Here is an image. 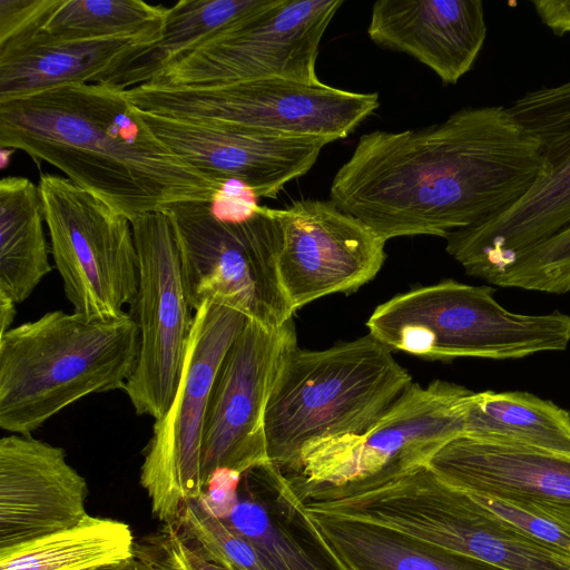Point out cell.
<instances>
[{
    "instance_id": "1",
    "label": "cell",
    "mask_w": 570,
    "mask_h": 570,
    "mask_svg": "<svg viewBox=\"0 0 570 570\" xmlns=\"http://www.w3.org/2000/svg\"><path fill=\"white\" fill-rule=\"evenodd\" d=\"M548 169L508 107H464L426 127L362 135L330 200L385 242L445 238L513 206Z\"/></svg>"
},
{
    "instance_id": "2",
    "label": "cell",
    "mask_w": 570,
    "mask_h": 570,
    "mask_svg": "<svg viewBox=\"0 0 570 570\" xmlns=\"http://www.w3.org/2000/svg\"><path fill=\"white\" fill-rule=\"evenodd\" d=\"M0 146L46 161L127 217L183 202H210L220 187L167 148L126 90L68 83L0 102Z\"/></svg>"
},
{
    "instance_id": "3",
    "label": "cell",
    "mask_w": 570,
    "mask_h": 570,
    "mask_svg": "<svg viewBox=\"0 0 570 570\" xmlns=\"http://www.w3.org/2000/svg\"><path fill=\"white\" fill-rule=\"evenodd\" d=\"M139 342L129 313L88 320L52 311L0 334V428L31 435L90 394L124 390Z\"/></svg>"
},
{
    "instance_id": "4",
    "label": "cell",
    "mask_w": 570,
    "mask_h": 570,
    "mask_svg": "<svg viewBox=\"0 0 570 570\" xmlns=\"http://www.w3.org/2000/svg\"><path fill=\"white\" fill-rule=\"evenodd\" d=\"M413 383L392 351L366 334L325 350L293 345L264 419L267 455L284 473L321 442L371 428Z\"/></svg>"
},
{
    "instance_id": "5",
    "label": "cell",
    "mask_w": 570,
    "mask_h": 570,
    "mask_svg": "<svg viewBox=\"0 0 570 570\" xmlns=\"http://www.w3.org/2000/svg\"><path fill=\"white\" fill-rule=\"evenodd\" d=\"M330 514L387 527L503 570H570V556L513 529L428 464L337 488Z\"/></svg>"
},
{
    "instance_id": "6",
    "label": "cell",
    "mask_w": 570,
    "mask_h": 570,
    "mask_svg": "<svg viewBox=\"0 0 570 570\" xmlns=\"http://www.w3.org/2000/svg\"><path fill=\"white\" fill-rule=\"evenodd\" d=\"M490 285L454 279L416 287L380 304L368 334L389 347L430 361L518 360L566 351L570 315L520 314L503 307Z\"/></svg>"
},
{
    "instance_id": "7",
    "label": "cell",
    "mask_w": 570,
    "mask_h": 570,
    "mask_svg": "<svg viewBox=\"0 0 570 570\" xmlns=\"http://www.w3.org/2000/svg\"><path fill=\"white\" fill-rule=\"evenodd\" d=\"M176 238L189 304L214 303L269 328L293 320L277 256L281 232L271 208L242 223H222L209 202H183L164 209Z\"/></svg>"
},
{
    "instance_id": "8",
    "label": "cell",
    "mask_w": 570,
    "mask_h": 570,
    "mask_svg": "<svg viewBox=\"0 0 570 570\" xmlns=\"http://www.w3.org/2000/svg\"><path fill=\"white\" fill-rule=\"evenodd\" d=\"M126 92L134 107L145 112L333 142L352 134L380 107L376 92L284 78L184 89L141 85Z\"/></svg>"
},
{
    "instance_id": "9",
    "label": "cell",
    "mask_w": 570,
    "mask_h": 570,
    "mask_svg": "<svg viewBox=\"0 0 570 570\" xmlns=\"http://www.w3.org/2000/svg\"><path fill=\"white\" fill-rule=\"evenodd\" d=\"M56 268L73 312L112 320L131 307L139 286V259L131 222L68 178L39 179Z\"/></svg>"
},
{
    "instance_id": "10",
    "label": "cell",
    "mask_w": 570,
    "mask_h": 570,
    "mask_svg": "<svg viewBox=\"0 0 570 570\" xmlns=\"http://www.w3.org/2000/svg\"><path fill=\"white\" fill-rule=\"evenodd\" d=\"M247 317L214 303L194 313L181 379L175 397L158 420L145 449L140 484L151 510L166 525L183 504L203 494V435L212 387L219 365Z\"/></svg>"
},
{
    "instance_id": "11",
    "label": "cell",
    "mask_w": 570,
    "mask_h": 570,
    "mask_svg": "<svg viewBox=\"0 0 570 570\" xmlns=\"http://www.w3.org/2000/svg\"><path fill=\"white\" fill-rule=\"evenodd\" d=\"M342 4L343 0H278L256 18L175 58L145 86L204 88L265 78L318 82L320 43Z\"/></svg>"
},
{
    "instance_id": "12",
    "label": "cell",
    "mask_w": 570,
    "mask_h": 570,
    "mask_svg": "<svg viewBox=\"0 0 570 570\" xmlns=\"http://www.w3.org/2000/svg\"><path fill=\"white\" fill-rule=\"evenodd\" d=\"M473 391L435 380L412 383L365 432L306 449L298 470L285 473L307 485L341 487L381 472L426 464L448 442L463 435Z\"/></svg>"
},
{
    "instance_id": "13",
    "label": "cell",
    "mask_w": 570,
    "mask_h": 570,
    "mask_svg": "<svg viewBox=\"0 0 570 570\" xmlns=\"http://www.w3.org/2000/svg\"><path fill=\"white\" fill-rule=\"evenodd\" d=\"M131 227L139 286L129 315L137 324L140 347L124 391L138 415L158 420L178 389L194 315L168 215L148 213L134 219Z\"/></svg>"
},
{
    "instance_id": "14",
    "label": "cell",
    "mask_w": 570,
    "mask_h": 570,
    "mask_svg": "<svg viewBox=\"0 0 570 570\" xmlns=\"http://www.w3.org/2000/svg\"><path fill=\"white\" fill-rule=\"evenodd\" d=\"M297 343L293 320L269 328L247 318L217 371L206 412L202 475L220 468L239 473L269 462L264 419L267 401L289 351Z\"/></svg>"
},
{
    "instance_id": "15",
    "label": "cell",
    "mask_w": 570,
    "mask_h": 570,
    "mask_svg": "<svg viewBox=\"0 0 570 570\" xmlns=\"http://www.w3.org/2000/svg\"><path fill=\"white\" fill-rule=\"evenodd\" d=\"M271 212L281 232L278 276L294 313L358 289L385 262L386 242L330 199H302Z\"/></svg>"
},
{
    "instance_id": "16",
    "label": "cell",
    "mask_w": 570,
    "mask_h": 570,
    "mask_svg": "<svg viewBox=\"0 0 570 570\" xmlns=\"http://www.w3.org/2000/svg\"><path fill=\"white\" fill-rule=\"evenodd\" d=\"M138 111L151 132L185 163L218 184L239 180L258 198H275L286 184L307 174L321 150L333 142Z\"/></svg>"
},
{
    "instance_id": "17",
    "label": "cell",
    "mask_w": 570,
    "mask_h": 570,
    "mask_svg": "<svg viewBox=\"0 0 570 570\" xmlns=\"http://www.w3.org/2000/svg\"><path fill=\"white\" fill-rule=\"evenodd\" d=\"M88 485L66 451L31 435L0 440V557L79 524Z\"/></svg>"
},
{
    "instance_id": "18",
    "label": "cell",
    "mask_w": 570,
    "mask_h": 570,
    "mask_svg": "<svg viewBox=\"0 0 570 570\" xmlns=\"http://www.w3.org/2000/svg\"><path fill=\"white\" fill-rule=\"evenodd\" d=\"M449 484L570 522V456L458 436L426 463Z\"/></svg>"
},
{
    "instance_id": "19",
    "label": "cell",
    "mask_w": 570,
    "mask_h": 570,
    "mask_svg": "<svg viewBox=\"0 0 570 570\" xmlns=\"http://www.w3.org/2000/svg\"><path fill=\"white\" fill-rule=\"evenodd\" d=\"M541 154L548 173L518 203L445 237L446 253L468 275L485 279L570 226V136Z\"/></svg>"
},
{
    "instance_id": "20",
    "label": "cell",
    "mask_w": 570,
    "mask_h": 570,
    "mask_svg": "<svg viewBox=\"0 0 570 570\" xmlns=\"http://www.w3.org/2000/svg\"><path fill=\"white\" fill-rule=\"evenodd\" d=\"M377 46L406 53L455 85L474 66L487 38L481 0H380L367 27Z\"/></svg>"
},
{
    "instance_id": "21",
    "label": "cell",
    "mask_w": 570,
    "mask_h": 570,
    "mask_svg": "<svg viewBox=\"0 0 570 570\" xmlns=\"http://www.w3.org/2000/svg\"><path fill=\"white\" fill-rule=\"evenodd\" d=\"M222 521L268 570H338L311 531L289 479L272 461L242 474L236 503Z\"/></svg>"
},
{
    "instance_id": "22",
    "label": "cell",
    "mask_w": 570,
    "mask_h": 570,
    "mask_svg": "<svg viewBox=\"0 0 570 570\" xmlns=\"http://www.w3.org/2000/svg\"><path fill=\"white\" fill-rule=\"evenodd\" d=\"M160 38L61 41L28 35L0 42V102L68 83L105 82Z\"/></svg>"
},
{
    "instance_id": "23",
    "label": "cell",
    "mask_w": 570,
    "mask_h": 570,
    "mask_svg": "<svg viewBox=\"0 0 570 570\" xmlns=\"http://www.w3.org/2000/svg\"><path fill=\"white\" fill-rule=\"evenodd\" d=\"M306 513L332 549L358 570H503L387 527Z\"/></svg>"
},
{
    "instance_id": "24",
    "label": "cell",
    "mask_w": 570,
    "mask_h": 570,
    "mask_svg": "<svg viewBox=\"0 0 570 570\" xmlns=\"http://www.w3.org/2000/svg\"><path fill=\"white\" fill-rule=\"evenodd\" d=\"M463 436L570 456V412L529 392H473Z\"/></svg>"
},
{
    "instance_id": "25",
    "label": "cell",
    "mask_w": 570,
    "mask_h": 570,
    "mask_svg": "<svg viewBox=\"0 0 570 570\" xmlns=\"http://www.w3.org/2000/svg\"><path fill=\"white\" fill-rule=\"evenodd\" d=\"M278 0H181L169 7L160 40L104 83L124 90L147 83L168 62L207 39L273 8Z\"/></svg>"
},
{
    "instance_id": "26",
    "label": "cell",
    "mask_w": 570,
    "mask_h": 570,
    "mask_svg": "<svg viewBox=\"0 0 570 570\" xmlns=\"http://www.w3.org/2000/svg\"><path fill=\"white\" fill-rule=\"evenodd\" d=\"M39 186L24 177L0 181V291L16 304L26 301L52 266L45 236Z\"/></svg>"
},
{
    "instance_id": "27",
    "label": "cell",
    "mask_w": 570,
    "mask_h": 570,
    "mask_svg": "<svg viewBox=\"0 0 570 570\" xmlns=\"http://www.w3.org/2000/svg\"><path fill=\"white\" fill-rule=\"evenodd\" d=\"M168 10L139 0H50L30 24L0 42L28 35L61 41L160 37Z\"/></svg>"
},
{
    "instance_id": "28",
    "label": "cell",
    "mask_w": 570,
    "mask_h": 570,
    "mask_svg": "<svg viewBox=\"0 0 570 570\" xmlns=\"http://www.w3.org/2000/svg\"><path fill=\"white\" fill-rule=\"evenodd\" d=\"M135 552L127 523L88 514L72 528L0 557V570H85L128 559Z\"/></svg>"
},
{
    "instance_id": "29",
    "label": "cell",
    "mask_w": 570,
    "mask_h": 570,
    "mask_svg": "<svg viewBox=\"0 0 570 570\" xmlns=\"http://www.w3.org/2000/svg\"><path fill=\"white\" fill-rule=\"evenodd\" d=\"M169 525L209 561L230 570H268L254 547L212 514L199 498L186 501Z\"/></svg>"
},
{
    "instance_id": "30",
    "label": "cell",
    "mask_w": 570,
    "mask_h": 570,
    "mask_svg": "<svg viewBox=\"0 0 570 570\" xmlns=\"http://www.w3.org/2000/svg\"><path fill=\"white\" fill-rule=\"evenodd\" d=\"M508 108L540 150L570 136V80L528 91Z\"/></svg>"
},
{
    "instance_id": "31",
    "label": "cell",
    "mask_w": 570,
    "mask_h": 570,
    "mask_svg": "<svg viewBox=\"0 0 570 570\" xmlns=\"http://www.w3.org/2000/svg\"><path fill=\"white\" fill-rule=\"evenodd\" d=\"M466 493L495 518L513 529L559 552L570 556V522L532 507L482 494Z\"/></svg>"
},
{
    "instance_id": "32",
    "label": "cell",
    "mask_w": 570,
    "mask_h": 570,
    "mask_svg": "<svg viewBox=\"0 0 570 570\" xmlns=\"http://www.w3.org/2000/svg\"><path fill=\"white\" fill-rule=\"evenodd\" d=\"M256 193L246 184L230 179L217 188L209 202L212 216L222 223H242L254 217L261 205Z\"/></svg>"
},
{
    "instance_id": "33",
    "label": "cell",
    "mask_w": 570,
    "mask_h": 570,
    "mask_svg": "<svg viewBox=\"0 0 570 570\" xmlns=\"http://www.w3.org/2000/svg\"><path fill=\"white\" fill-rule=\"evenodd\" d=\"M242 474L230 469L220 468L208 478L199 499L216 518L222 520L232 511L237 500Z\"/></svg>"
},
{
    "instance_id": "34",
    "label": "cell",
    "mask_w": 570,
    "mask_h": 570,
    "mask_svg": "<svg viewBox=\"0 0 570 570\" xmlns=\"http://www.w3.org/2000/svg\"><path fill=\"white\" fill-rule=\"evenodd\" d=\"M164 560L174 570H230L207 560L175 527L167 525L161 542Z\"/></svg>"
},
{
    "instance_id": "35",
    "label": "cell",
    "mask_w": 570,
    "mask_h": 570,
    "mask_svg": "<svg viewBox=\"0 0 570 570\" xmlns=\"http://www.w3.org/2000/svg\"><path fill=\"white\" fill-rule=\"evenodd\" d=\"M540 21L556 36L570 33V0L531 1Z\"/></svg>"
},
{
    "instance_id": "36",
    "label": "cell",
    "mask_w": 570,
    "mask_h": 570,
    "mask_svg": "<svg viewBox=\"0 0 570 570\" xmlns=\"http://www.w3.org/2000/svg\"><path fill=\"white\" fill-rule=\"evenodd\" d=\"M85 570H174L164 560L163 562L157 561L154 557L145 553L136 552L128 559L102 564Z\"/></svg>"
},
{
    "instance_id": "37",
    "label": "cell",
    "mask_w": 570,
    "mask_h": 570,
    "mask_svg": "<svg viewBox=\"0 0 570 570\" xmlns=\"http://www.w3.org/2000/svg\"><path fill=\"white\" fill-rule=\"evenodd\" d=\"M305 518H306V522H307L311 531L313 532V534L315 535V538L317 539L320 544L323 547L325 552L330 556V558L332 559L334 564L338 568V570H358L355 567H353L350 563H347L345 560H343L332 549V547L327 543V541L323 538V535L317 531V529L315 528V525L313 524V522L311 521V519H309L308 514H306V512H305Z\"/></svg>"
},
{
    "instance_id": "38",
    "label": "cell",
    "mask_w": 570,
    "mask_h": 570,
    "mask_svg": "<svg viewBox=\"0 0 570 570\" xmlns=\"http://www.w3.org/2000/svg\"><path fill=\"white\" fill-rule=\"evenodd\" d=\"M16 317V303L0 291V334L11 328Z\"/></svg>"
},
{
    "instance_id": "39",
    "label": "cell",
    "mask_w": 570,
    "mask_h": 570,
    "mask_svg": "<svg viewBox=\"0 0 570 570\" xmlns=\"http://www.w3.org/2000/svg\"><path fill=\"white\" fill-rule=\"evenodd\" d=\"M13 151L14 149L1 147L0 164L2 169L6 168L7 165H9L10 156Z\"/></svg>"
}]
</instances>
